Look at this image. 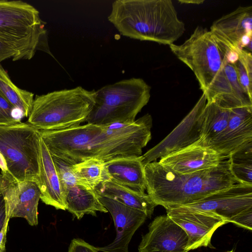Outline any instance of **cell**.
<instances>
[{
    "mask_svg": "<svg viewBox=\"0 0 252 252\" xmlns=\"http://www.w3.org/2000/svg\"><path fill=\"white\" fill-rule=\"evenodd\" d=\"M178 1L182 4H200L204 2L203 0H178Z\"/></svg>",
    "mask_w": 252,
    "mask_h": 252,
    "instance_id": "obj_34",
    "label": "cell"
},
{
    "mask_svg": "<svg viewBox=\"0 0 252 252\" xmlns=\"http://www.w3.org/2000/svg\"><path fill=\"white\" fill-rule=\"evenodd\" d=\"M36 183L43 203L56 209L66 210L64 194L53 158L41 137L39 172Z\"/></svg>",
    "mask_w": 252,
    "mask_h": 252,
    "instance_id": "obj_18",
    "label": "cell"
},
{
    "mask_svg": "<svg viewBox=\"0 0 252 252\" xmlns=\"http://www.w3.org/2000/svg\"><path fill=\"white\" fill-rule=\"evenodd\" d=\"M109 179L133 190L145 192L146 189L142 156L120 157L105 161Z\"/></svg>",
    "mask_w": 252,
    "mask_h": 252,
    "instance_id": "obj_19",
    "label": "cell"
},
{
    "mask_svg": "<svg viewBox=\"0 0 252 252\" xmlns=\"http://www.w3.org/2000/svg\"><path fill=\"white\" fill-rule=\"evenodd\" d=\"M167 215L181 226L188 237L187 251L211 245L214 232L228 222L209 212L185 206L166 209Z\"/></svg>",
    "mask_w": 252,
    "mask_h": 252,
    "instance_id": "obj_11",
    "label": "cell"
},
{
    "mask_svg": "<svg viewBox=\"0 0 252 252\" xmlns=\"http://www.w3.org/2000/svg\"><path fill=\"white\" fill-rule=\"evenodd\" d=\"M188 208L215 214L226 220L252 207V185L236 183L193 203Z\"/></svg>",
    "mask_w": 252,
    "mask_h": 252,
    "instance_id": "obj_13",
    "label": "cell"
},
{
    "mask_svg": "<svg viewBox=\"0 0 252 252\" xmlns=\"http://www.w3.org/2000/svg\"><path fill=\"white\" fill-rule=\"evenodd\" d=\"M0 94L15 109L28 117L32 108L34 94L18 87L0 64Z\"/></svg>",
    "mask_w": 252,
    "mask_h": 252,
    "instance_id": "obj_23",
    "label": "cell"
},
{
    "mask_svg": "<svg viewBox=\"0 0 252 252\" xmlns=\"http://www.w3.org/2000/svg\"><path fill=\"white\" fill-rule=\"evenodd\" d=\"M238 81L252 98V52L242 49L238 52V58L233 63Z\"/></svg>",
    "mask_w": 252,
    "mask_h": 252,
    "instance_id": "obj_25",
    "label": "cell"
},
{
    "mask_svg": "<svg viewBox=\"0 0 252 252\" xmlns=\"http://www.w3.org/2000/svg\"><path fill=\"white\" fill-rule=\"evenodd\" d=\"M67 252H99L96 248L80 238L72 239Z\"/></svg>",
    "mask_w": 252,
    "mask_h": 252,
    "instance_id": "obj_30",
    "label": "cell"
},
{
    "mask_svg": "<svg viewBox=\"0 0 252 252\" xmlns=\"http://www.w3.org/2000/svg\"><path fill=\"white\" fill-rule=\"evenodd\" d=\"M206 103V96L203 93L193 108L174 129L142 156L143 164L198 142L201 137L203 113Z\"/></svg>",
    "mask_w": 252,
    "mask_h": 252,
    "instance_id": "obj_10",
    "label": "cell"
},
{
    "mask_svg": "<svg viewBox=\"0 0 252 252\" xmlns=\"http://www.w3.org/2000/svg\"><path fill=\"white\" fill-rule=\"evenodd\" d=\"M0 168L1 170V172L6 173V172H8V169H7L5 160L0 152Z\"/></svg>",
    "mask_w": 252,
    "mask_h": 252,
    "instance_id": "obj_33",
    "label": "cell"
},
{
    "mask_svg": "<svg viewBox=\"0 0 252 252\" xmlns=\"http://www.w3.org/2000/svg\"><path fill=\"white\" fill-rule=\"evenodd\" d=\"M228 158L209 147L195 143L160 158L158 162L177 173L187 174L216 167Z\"/></svg>",
    "mask_w": 252,
    "mask_h": 252,
    "instance_id": "obj_16",
    "label": "cell"
},
{
    "mask_svg": "<svg viewBox=\"0 0 252 252\" xmlns=\"http://www.w3.org/2000/svg\"><path fill=\"white\" fill-rule=\"evenodd\" d=\"M151 88L141 78L125 79L96 91L95 102L86 122L108 125L132 123L148 103Z\"/></svg>",
    "mask_w": 252,
    "mask_h": 252,
    "instance_id": "obj_7",
    "label": "cell"
},
{
    "mask_svg": "<svg viewBox=\"0 0 252 252\" xmlns=\"http://www.w3.org/2000/svg\"><path fill=\"white\" fill-rule=\"evenodd\" d=\"M233 252V251H229V252Z\"/></svg>",
    "mask_w": 252,
    "mask_h": 252,
    "instance_id": "obj_35",
    "label": "cell"
},
{
    "mask_svg": "<svg viewBox=\"0 0 252 252\" xmlns=\"http://www.w3.org/2000/svg\"><path fill=\"white\" fill-rule=\"evenodd\" d=\"M71 169L78 184L94 190L100 183L108 179L105 161L90 158L71 165Z\"/></svg>",
    "mask_w": 252,
    "mask_h": 252,
    "instance_id": "obj_24",
    "label": "cell"
},
{
    "mask_svg": "<svg viewBox=\"0 0 252 252\" xmlns=\"http://www.w3.org/2000/svg\"><path fill=\"white\" fill-rule=\"evenodd\" d=\"M45 25L32 5L0 0V41L14 50L21 60L32 59L37 51L52 55Z\"/></svg>",
    "mask_w": 252,
    "mask_h": 252,
    "instance_id": "obj_6",
    "label": "cell"
},
{
    "mask_svg": "<svg viewBox=\"0 0 252 252\" xmlns=\"http://www.w3.org/2000/svg\"><path fill=\"white\" fill-rule=\"evenodd\" d=\"M229 168L238 183L252 185V161H230Z\"/></svg>",
    "mask_w": 252,
    "mask_h": 252,
    "instance_id": "obj_27",
    "label": "cell"
},
{
    "mask_svg": "<svg viewBox=\"0 0 252 252\" xmlns=\"http://www.w3.org/2000/svg\"><path fill=\"white\" fill-rule=\"evenodd\" d=\"M228 222H232L243 228L252 229V207L247 209L238 213L229 220Z\"/></svg>",
    "mask_w": 252,
    "mask_h": 252,
    "instance_id": "obj_29",
    "label": "cell"
},
{
    "mask_svg": "<svg viewBox=\"0 0 252 252\" xmlns=\"http://www.w3.org/2000/svg\"><path fill=\"white\" fill-rule=\"evenodd\" d=\"M94 191L98 195L119 202L145 213L150 218L157 206L145 192H140L120 185L110 179L100 183Z\"/></svg>",
    "mask_w": 252,
    "mask_h": 252,
    "instance_id": "obj_21",
    "label": "cell"
},
{
    "mask_svg": "<svg viewBox=\"0 0 252 252\" xmlns=\"http://www.w3.org/2000/svg\"><path fill=\"white\" fill-rule=\"evenodd\" d=\"M229 165L228 158L216 167L181 174L152 161L144 165L147 194L157 205L166 209L196 202L238 183Z\"/></svg>",
    "mask_w": 252,
    "mask_h": 252,
    "instance_id": "obj_2",
    "label": "cell"
},
{
    "mask_svg": "<svg viewBox=\"0 0 252 252\" xmlns=\"http://www.w3.org/2000/svg\"><path fill=\"white\" fill-rule=\"evenodd\" d=\"M63 192L66 210L78 220L85 214L96 217L97 211L108 212L94 190L75 184L65 188Z\"/></svg>",
    "mask_w": 252,
    "mask_h": 252,
    "instance_id": "obj_22",
    "label": "cell"
},
{
    "mask_svg": "<svg viewBox=\"0 0 252 252\" xmlns=\"http://www.w3.org/2000/svg\"><path fill=\"white\" fill-rule=\"evenodd\" d=\"M0 152L18 182H36L39 172V131L27 123L0 126Z\"/></svg>",
    "mask_w": 252,
    "mask_h": 252,
    "instance_id": "obj_8",
    "label": "cell"
},
{
    "mask_svg": "<svg viewBox=\"0 0 252 252\" xmlns=\"http://www.w3.org/2000/svg\"><path fill=\"white\" fill-rule=\"evenodd\" d=\"M0 192L5 201L7 219L23 218L31 226L38 224L40 191L36 181L18 182L8 172H1Z\"/></svg>",
    "mask_w": 252,
    "mask_h": 252,
    "instance_id": "obj_9",
    "label": "cell"
},
{
    "mask_svg": "<svg viewBox=\"0 0 252 252\" xmlns=\"http://www.w3.org/2000/svg\"><path fill=\"white\" fill-rule=\"evenodd\" d=\"M109 212L115 224L116 236L113 242L99 252H128V244L134 233L147 218L143 212L126 206L112 199L97 195Z\"/></svg>",
    "mask_w": 252,
    "mask_h": 252,
    "instance_id": "obj_15",
    "label": "cell"
},
{
    "mask_svg": "<svg viewBox=\"0 0 252 252\" xmlns=\"http://www.w3.org/2000/svg\"><path fill=\"white\" fill-rule=\"evenodd\" d=\"M16 109L0 94V126H7L21 122L14 116V110Z\"/></svg>",
    "mask_w": 252,
    "mask_h": 252,
    "instance_id": "obj_28",
    "label": "cell"
},
{
    "mask_svg": "<svg viewBox=\"0 0 252 252\" xmlns=\"http://www.w3.org/2000/svg\"><path fill=\"white\" fill-rule=\"evenodd\" d=\"M252 141V106L231 109L227 126L207 147L227 156L247 142Z\"/></svg>",
    "mask_w": 252,
    "mask_h": 252,
    "instance_id": "obj_17",
    "label": "cell"
},
{
    "mask_svg": "<svg viewBox=\"0 0 252 252\" xmlns=\"http://www.w3.org/2000/svg\"><path fill=\"white\" fill-rule=\"evenodd\" d=\"M8 222L7 221L0 233V252H6L5 244L6 233L8 229Z\"/></svg>",
    "mask_w": 252,
    "mask_h": 252,
    "instance_id": "obj_32",
    "label": "cell"
},
{
    "mask_svg": "<svg viewBox=\"0 0 252 252\" xmlns=\"http://www.w3.org/2000/svg\"><path fill=\"white\" fill-rule=\"evenodd\" d=\"M236 103L221 97L207 102L203 113L201 137L197 144L207 146L226 128L232 108Z\"/></svg>",
    "mask_w": 252,
    "mask_h": 252,
    "instance_id": "obj_20",
    "label": "cell"
},
{
    "mask_svg": "<svg viewBox=\"0 0 252 252\" xmlns=\"http://www.w3.org/2000/svg\"><path fill=\"white\" fill-rule=\"evenodd\" d=\"M96 91L78 86L36 95L28 123L38 130H57L86 122L95 102Z\"/></svg>",
    "mask_w": 252,
    "mask_h": 252,
    "instance_id": "obj_5",
    "label": "cell"
},
{
    "mask_svg": "<svg viewBox=\"0 0 252 252\" xmlns=\"http://www.w3.org/2000/svg\"><path fill=\"white\" fill-rule=\"evenodd\" d=\"M169 47L193 72L207 102L216 97H235L224 72L229 52L207 29L197 26L184 43L172 44Z\"/></svg>",
    "mask_w": 252,
    "mask_h": 252,
    "instance_id": "obj_4",
    "label": "cell"
},
{
    "mask_svg": "<svg viewBox=\"0 0 252 252\" xmlns=\"http://www.w3.org/2000/svg\"><path fill=\"white\" fill-rule=\"evenodd\" d=\"M210 32L229 52H252V6H241L215 21Z\"/></svg>",
    "mask_w": 252,
    "mask_h": 252,
    "instance_id": "obj_12",
    "label": "cell"
},
{
    "mask_svg": "<svg viewBox=\"0 0 252 252\" xmlns=\"http://www.w3.org/2000/svg\"><path fill=\"white\" fill-rule=\"evenodd\" d=\"M123 36L171 45L184 33L171 0H117L108 17Z\"/></svg>",
    "mask_w": 252,
    "mask_h": 252,
    "instance_id": "obj_3",
    "label": "cell"
},
{
    "mask_svg": "<svg viewBox=\"0 0 252 252\" xmlns=\"http://www.w3.org/2000/svg\"><path fill=\"white\" fill-rule=\"evenodd\" d=\"M152 118L146 114L132 123L84 125L57 130H39L53 157L73 165L90 158L107 161L141 156L151 139Z\"/></svg>",
    "mask_w": 252,
    "mask_h": 252,
    "instance_id": "obj_1",
    "label": "cell"
},
{
    "mask_svg": "<svg viewBox=\"0 0 252 252\" xmlns=\"http://www.w3.org/2000/svg\"><path fill=\"white\" fill-rule=\"evenodd\" d=\"M5 203L2 194L0 192V233L7 221Z\"/></svg>",
    "mask_w": 252,
    "mask_h": 252,
    "instance_id": "obj_31",
    "label": "cell"
},
{
    "mask_svg": "<svg viewBox=\"0 0 252 252\" xmlns=\"http://www.w3.org/2000/svg\"><path fill=\"white\" fill-rule=\"evenodd\" d=\"M186 232L167 215L157 217L149 224L138 246L139 252H188Z\"/></svg>",
    "mask_w": 252,
    "mask_h": 252,
    "instance_id": "obj_14",
    "label": "cell"
},
{
    "mask_svg": "<svg viewBox=\"0 0 252 252\" xmlns=\"http://www.w3.org/2000/svg\"><path fill=\"white\" fill-rule=\"evenodd\" d=\"M224 72L233 95L243 104L252 106V98L240 84L234 64L227 61L224 67Z\"/></svg>",
    "mask_w": 252,
    "mask_h": 252,
    "instance_id": "obj_26",
    "label": "cell"
}]
</instances>
